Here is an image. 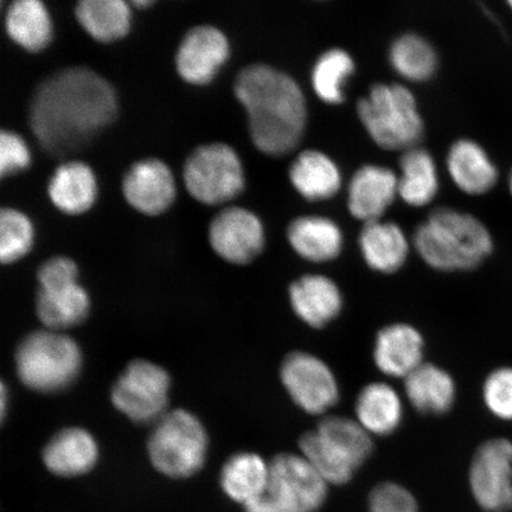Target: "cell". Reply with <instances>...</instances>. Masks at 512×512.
Returning a JSON list of instances; mask_svg holds the SVG:
<instances>
[{"mask_svg": "<svg viewBox=\"0 0 512 512\" xmlns=\"http://www.w3.org/2000/svg\"><path fill=\"white\" fill-rule=\"evenodd\" d=\"M229 56L226 35L210 24L192 27L183 36L175 55L177 73L191 85H207Z\"/></svg>", "mask_w": 512, "mask_h": 512, "instance_id": "obj_14", "label": "cell"}, {"mask_svg": "<svg viewBox=\"0 0 512 512\" xmlns=\"http://www.w3.org/2000/svg\"><path fill=\"white\" fill-rule=\"evenodd\" d=\"M399 194V178L380 165H364L352 177L348 191L350 214L364 223L379 221Z\"/></svg>", "mask_w": 512, "mask_h": 512, "instance_id": "obj_16", "label": "cell"}, {"mask_svg": "<svg viewBox=\"0 0 512 512\" xmlns=\"http://www.w3.org/2000/svg\"><path fill=\"white\" fill-rule=\"evenodd\" d=\"M509 5L511 6V9H512V2H509Z\"/></svg>", "mask_w": 512, "mask_h": 512, "instance_id": "obj_41", "label": "cell"}, {"mask_svg": "<svg viewBox=\"0 0 512 512\" xmlns=\"http://www.w3.org/2000/svg\"><path fill=\"white\" fill-rule=\"evenodd\" d=\"M280 377L294 403L309 414H324L339 400L334 373L324 361L309 352L296 351L288 355L281 366Z\"/></svg>", "mask_w": 512, "mask_h": 512, "instance_id": "obj_12", "label": "cell"}, {"mask_svg": "<svg viewBox=\"0 0 512 512\" xmlns=\"http://www.w3.org/2000/svg\"><path fill=\"white\" fill-rule=\"evenodd\" d=\"M354 70V60L347 51L338 48L325 51L312 70L313 89L328 104H341L344 101L345 81Z\"/></svg>", "mask_w": 512, "mask_h": 512, "instance_id": "obj_33", "label": "cell"}, {"mask_svg": "<svg viewBox=\"0 0 512 512\" xmlns=\"http://www.w3.org/2000/svg\"><path fill=\"white\" fill-rule=\"evenodd\" d=\"M358 424L370 435H389L401 424L403 407L400 396L387 383L375 382L361 390L356 401Z\"/></svg>", "mask_w": 512, "mask_h": 512, "instance_id": "obj_28", "label": "cell"}, {"mask_svg": "<svg viewBox=\"0 0 512 512\" xmlns=\"http://www.w3.org/2000/svg\"><path fill=\"white\" fill-rule=\"evenodd\" d=\"M483 399L492 415L512 421V367L491 371L484 382Z\"/></svg>", "mask_w": 512, "mask_h": 512, "instance_id": "obj_35", "label": "cell"}, {"mask_svg": "<svg viewBox=\"0 0 512 512\" xmlns=\"http://www.w3.org/2000/svg\"><path fill=\"white\" fill-rule=\"evenodd\" d=\"M123 195L139 213L149 216L162 214L175 200V177L163 160H137L124 175Z\"/></svg>", "mask_w": 512, "mask_h": 512, "instance_id": "obj_15", "label": "cell"}, {"mask_svg": "<svg viewBox=\"0 0 512 512\" xmlns=\"http://www.w3.org/2000/svg\"><path fill=\"white\" fill-rule=\"evenodd\" d=\"M234 93L247 112L249 136L261 152L279 157L296 149L307 110L302 89L290 75L254 63L236 75Z\"/></svg>", "mask_w": 512, "mask_h": 512, "instance_id": "obj_2", "label": "cell"}, {"mask_svg": "<svg viewBox=\"0 0 512 512\" xmlns=\"http://www.w3.org/2000/svg\"><path fill=\"white\" fill-rule=\"evenodd\" d=\"M151 4V0H134V2H132V5H136L138 8H145V6H149Z\"/></svg>", "mask_w": 512, "mask_h": 512, "instance_id": "obj_39", "label": "cell"}, {"mask_svg": "<svg viewBox=\"0 0 512 512\" xmlns=\"http://www.w3.org/2000/svg\"><path fill=\"white\" fill-rule=\"evenodd\" d=\"M78 278V265L66 256H54L43 262L37 273L40 287L74 283Z\"/></svg>", "mask_w": 512, "mask_h": 512, "instance_id": "obj_38", "label": "cell"}, {"mask_svg": "<svg viewBox=\"0 0 512 512\" xmlns=\"http://www.w3.org/2000/svg\"><path fill=\"white\" fill-rule=\"evenodd\" d=\"M268 479L270 464L259 454L240 452L222 467L220 484L224 494L245 507L265 494Z\"/></svg>", "mask_w": 512, "mask_h": 512, "instance_id": "obj_26", "label": "cell"}, {"mask_svg": "<svg viewBox=\"0 0 512 512\" xmlns=\"http://www.w3.org/2000/svg\"><path fill=\"white\" fill-rule=\"evenodd\" d=\"M424 357V338L408 324H393L379 331L374 362L381 373L406 379L418 369Z\"/></svg>", "mask_w": 512, "mask_h": 512, "instance_id": "obj_17", "label": "cell"}, {"mask_svg": "<svg viewBox=\"0 0 512 512\" xmlns=\"http://www.w3.org/2000/svg\"><path fill=\"white\" fill-rule=\"evenodd\" d=\"M469 479L472 496L484 511L512 510V441L494 438L480 445Z\"/></svg>", "mask_w": 512, "mask_h": 512, "instance_id": "obj_11", "label": "cell"}, {"mask_svg": "<svg viewBox=\"0 0 512 512\" xmlns=\"http://www.w3.org/2000/svg\"><path fill=\"white\" fill-rule=\"evenodd\" d=\"M118 112L114 88L87 67H69L48 76L29 102V125L49 155L64 157L91 142Z\"/></svg>", "mask_w": 512, "mask_h": 512, "instance_id": "obj_1", "label": "cell"}, {"mask_svg": "<svg viewBox=\"0 0 512 512\" xmlns=\"http://www.w3.org/2000/svg\"><path fill=\"white\" fill-rule=\"evenodd\" d=\"M369 512H419V508L406 488L395 483H382L371 491Z\"/></svg>", "mask_w": 512, "mask_h": 512, "instance_id": "obj_36", "label": "cell"}, {"mask_svg": "<svg viewBox=\"0 0 512 512\" xmlns=\"http://www.w3.org/2000/svg\"><path fill=\"white\" fill-rule=\"evenodd\" d=\"M509 187H510V192H511V195H512V171H511V175H510V178H509Z\"/></svg>", "mask_w": 512, "mask_h": 512, "instance_id": "obj_40", "label": "cell"}, {"mask_svg": "<svg viewBox=\"0 0 512 512\" xmlns=\"http://www.w3.org/2000/svg\"><path fill=\"white\" fill-rule=\"evenodd\" d=\"M171 380L166 370L144 360L128 364L112 389V402L128 419L158 421L168 406Z\"/></svg>", "mask_w": 512, "mask_h": 512, "instance_id": "obj_10", "label": "cell"}, {"mask_svg": "<svg viewBox=\"0 0 512 512\" xmlns=\"http://www.w3.org/2000/svg\"><path fill=\"white\" fill-rule=\"evenodd\" d=\"M147 451L152 465L162 475L188 478L206 463L208 434L194 414L177 409L157 421Z\"/></svg>", "mask_w": 512, "mask_h": 512, "instance_id": "obj_7", "label": "cell"}, {"mask_svg": "<svg viewBox=\"0 0 512 512\" xmlns=\"http://www.w3.org/2000/svg\"><path fill=\"white\" fill-rule=\"evenodd\" d=\"M357 111L370 137L384 150L413 149L424 134L413 93L398 83H377L358 102Z\"/></svg>", "mask_w": 512, "mask_h": 512, "instance_id": "obj_5", "label": "cell"}, {"mask_svg": "<svg viewBox=\"0 0 512 512\" xmlns=\"http://www.w3.org/2000/svg\"><path fill=\"white\" fill-rule=\"evenodd\" d=\"M399 195L413 207L432 202L439 188L437 166L426 150L413 147L400 159Z\"/></svg>", "mask_w": 512, "mask_h": 512, "instance_id": "obj_31", "label": "cell"}, {"mask_svg": "<svg viewBox=\"0 0 512 512\" xmlns=\"http://www.w3.org/2000/svg\"><path fill=\"white\" fill-rule=\"evenodd\" d=\"M300 452L328 484H347L373 451L370 434L358 421L328 416L299 440Z\"/></svg>", "mask_w": 512, "mask_h": 512, "instance_id": "obj_4", "label": "cell"}, {"mask_svg": "<svg viewBox=\"0 0 512 512\" xmlns=\"http://www.w3.org/2000/svg\"><path fill=\"white\" fill-rule=\"evenodd\" d=\"M291 247L303 259L326 262L337 258L343 248V234L337 224L322 216H302L287 229Z\"/></svg>", "mask_w": 512, "mask_h": 512, "instance_id": "obj_23", "label": "cell"}, {"mask_svg": "<svg viewBox=\"0 0 512 512\" xmlns=\"http://www.w3.org/2000/svg\"><path fill=\"white\" fill-rule=\"evenodd\" d=\"M16 368L28 388L38 393H57L79 376L82 352L73 338L53 330L37 331L19 344Z\"/></svg>", "mask_w": 512, "mask_h": 512, "instance_id": "obj_6", "label": "cell"}, {"mask_svg": "<svg viewBox=\"0 0 512 512\" xmlns=\"http://www.w3.org/2000/svg\"><path fill=\"white\" fill-rule=\"evenodd\" d=\"M185 188L196 201L216 206L232 200L245 188L241 159L232 146H197L183 165Z\"/></svg>", "mask_w": 512, "mask_h": 512, "instance_id": "obj_9", "label": "cell"}, {"mask_svg": "<svg viewBox=\"0 0 512 512\" xmlns=\"http://www.w3.org/2000/svg\"><path fill=\"white\" fill-rule=\"evenodd\" d=\"M75 16L94 40L105 43L124 37L131 27V8L124 0H81Z\"/></svg>", "mask_w": 512, "mask_h": 512, "instance_id": "obj_30", "label": "cell"}, {"mask_svg": "<svg viewBox=\"0 0 512 512\" xmlns=\"http://www.w3.org/2000/svg\"><path fill=\"white\" fill-rule=\"evenodd\" d=\"M389 57L396 72L412 81L430 79L438 64L432 44L416 34L399 37L392 44Z\"/></svg>", "mask_w": 512, "mask_h": 512, "instance_id": "obj_32", "label": "cell"}, {"mask_svg": "<svg viewBox=\"0 0 512 512\" xmlns=\"http://www.w3.org/2000/svg\"><path fill=\"white\" fill-rule=\"evenodd\" d=\"M414 246L427 265L454 272L475 270L482 265L492 253L494 242L477 217L438 208L416 229Z\"/></svg>", "mask_w": 512, "mask_h": 512, "instance_id": "obj_3", "label": "cell"}, {"mask_svg": "<svg viewBox=\"0 0 512 512\" xmlns=\"http://www.w3.org/2000/svg\"><path fill=\"white\" fill-rule=\"evenodd\" d=\"M288 293L294 313L312 328H324L342 311V293L325 275H304L294 281Z\"/></svg>", "mask_w": 512, "mask_h": 512, "instance_id": "obj_18", "label": "cell"}, {"mask_svg": "<svg viewBox=\"0 0 512 512\" xmlns=\"http://www.w3.org/2000/svg\"><path fill=\"white\" fill-rule=\"evenodd\" d=\"M328 497V482L302 454L283 453L270 464L267 490L245 505L246 512H317Z\"/></svg>", "mask_w": 512, "mask_h": 512, "instance_id": "obj_8", "label": "cell"}, {"mask_svg": "<svg viewBox=\"0 0 512 512\" xmlns=\"http://www.w3.org/2000/svg\"><path fill=\"white\" fill-rule=\"evenodd\" d=\"M30 150L18 133L10 130L0 132V176L6 177L27 169Z\"/></svg>", "mask_w": 512, "mask_h": 512, "instance_id": "obj_37", "label": "cell"}, {"mask_svg": "<svg viewBox=\"0 0 512 512\" xmlns=\"http://www.w3.org/2000/svg\"><path fill=\"white\" fill-rule=\"evenodd\" d=\"M34 227L29 217L14 208L0 210V260L12 264L30 252Z\"/></svg>", "mask_w": 512, "mask_h": 512, "instance_id": "obj_34", "label": "cell"}, {"mask_svg": "<svg viewBox=\"0 0 512 512\" xmlns=\"http://www.w3.org/2000/svg\"><path fill=\"white\" fill-rule=\"evenodd\" d=\"M5 30L25 50L40 51L53 35L49 12L41 0H15L5 12Z\"/></svg>", "mask_w": 512, "mask_h": 512, "instance_id": "obj_29", "label": "cell"}, {"mask_svg": "<svg viewBox=\"0 0 512 512\" xmlns=\"http://www.w3.org/2000/svg\"><path fill=\"white\" fill-rule=\"evenodd\" d=\"M91 310V298L79 281L40 287L37 315L50 330L59 331L79 325Z\"/></svg>", "mask_w": 512, "mask_h": 512, "instance_id": "obj_21", "label": "cell"}, {"mask_svg": "<svg viewBox=\"0 0 512 512\" xmlns=\"http://www.w3.org/2000/svg\"><path fill=\"white\" fill-rule=\"evenodd\" d=\"M99 446L91 433L82 428H66L49 441L43 451V463L60 477H78L94 469Z\"/></svg>", "mask_w": 512, "mask_h": 512, "instance_id": "obj_19", "label": "cell"}, {"mask_svg": "<svg viewBox=\"0 0 512 512\" xmlns=\"http://www.w3.org/2000/svg\"><path fill=\"white\" fill-rule=\"evenodd\" d=\"M360 246L367 265L386 274L399 271L409 251L406 235L398 224L380 220L364 224Z\"/></svg>", "mask_w": 512, "mask_h": 512, "instance_id": "obj_24", "label": "cell"}, {"mask_svg": "<svg viewBox=\"0 0 512 512\" xmlns=\"http://www.w3.org/2000/svg\"><path fill=\"white\" fill-rule=\"evenodd\" d=\"M448 172L457 187L470 195H483L495 187L498 171L483 147L473 140L454 143L447 156Z\"/></svg>", "mask_w": 512, "mask_h": 512, "instance_id": "obj_22", "label": "cell"}, {"mask_svg": "<svg viewBox=\"0 0 512 512\" xmlns=\"http://www.w3.org/2000/svg\"><path fill=\"white\" fill-rule=\"evenodd\" d=\"M290 181L309 201H323L334 197L341 188V172L334 160L317 150H306L293 160Z\"/></svg>", "mask_w": 512, "mask_h": 512, "instance_id": "obj_25", "label": "cell"}, {"mask_svg": "<svg viewBox=\"0 0 512 512\" xmlns=\"http://www.w3.org/2000/svg\"><path fill=\"white\" fill-rule=\"evenodd\" d=\"M405 390L412 406L424 414H445L456 400V384L451 375L433 364L422 363L408 375Z\"/></svg>", "mask_w": 512, "mask_h": 512, "instance_id": "obj_27", "label": "cell"}, {"mask_svg": "<svg viewBox=\"0 0 512 512\" xmlns=\"http://www.w3.org/2000/svg\"><path fill=\"white\" fill-rule=\"evenodd\" d=\"M48 196L64 214L86 213L96 198V179L92 169L81 160L61 163L49 179Z\"/></svg>", "mask_w": 512, "mask_h": 512, "instance_id": "obj_20", "label": "cell"}, {"mask_svg": "<svg viewBox=\"0 0 512 512\" xmlns=\"http://www.w3.org/2000/svg\"><path fill=\"white\" fill-rule=\"evenodd\" d=\"M208 235L214 252L234 265L249 264L265 247V229L259 217L242 207H228L217 213Z\"/></svg>", "mask_w": 512, "mask_h": 512, "instance_id": "obj_13", "label": "cell"}]
</instances>
